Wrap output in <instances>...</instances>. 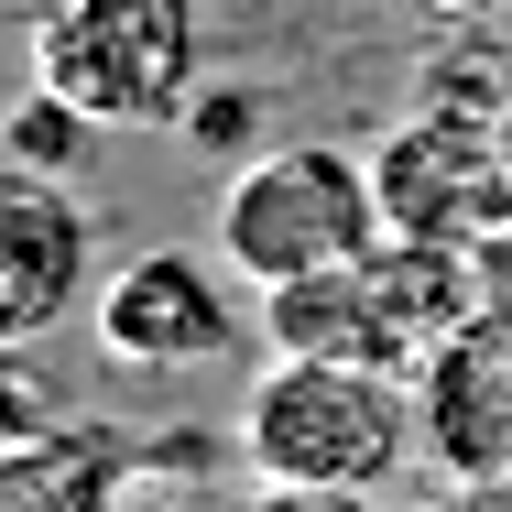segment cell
I'll return each instance as SVG.
<instances>
[{
	"label": "cell",
	"mask_w": 512,
	"mask_h": 512,
	"mask_svg": "<svg viewBox=\"0 0 512 512\" xmlns=\"http://www.w3.org/2000/svg\"><path fill=\"white\" fill-rule=\"evenodd\" d=\"M425 447L414 371H360V360H273L240 404V458L251 480L295 491H382Z\"/></svg>",
	"instance_id": "6da1fadb"
},
{
	"label": "cell",
	"mask_w": 512,
	"mask_h": 512,
	"mask_svg": "<svg viewBox=\"0 0 512 512\" xmlns=\"http://www.w3.org/2000/svg\"><path fill=\"white\" fill-rule=\"evenodd\" d=\"M393 240V207L382 175L338 142H262L251 164H229L218 186V262L273 295L295 273H338V262H371Z\"/></svg>",
	"instance_id": "7a4b0ae2"
},
{
	"label": "cell",
	"mask_w": 512,
	"mask_h": 512,
	"mask_svg": "<svg viewBox=\"0 0 512 512\" xmlns=\"http://www.w3.org/2000/svg\"><path fill=\"white\" fill-rule=\"evenodd\" d=\"M33 77L66 88L99 131H186L197 109V0H55L33 33Z\"/></svg>",
	"instance_id": "3957f363"
},
{
	"label": "cell",
	"mask_w": 512,
	"mask_h": 512,
	"mask_svg": "<svg viewBox=\"0 0 512 512\" xmlns=\"http://www.w3.org/2000/svg\"><path fill=\"white\" fill-rule=\"evenodd\" d=\"M218 273H229V262H218ZM218 273H207L197 251H131L99 295H88L99 360H120V371H197V360H218V349L240 338V306H229Z\"/></svg>",
	"instance_id": "277c9868"
},
{
	"label": "cell",
	"mask_w": 512,
	"mask_h": 512,
	"mask_svg": "<svg viewBox=\"0 0 512 512\" xmlns=\"http://www.w3.org/2000/svg\"><path fill=\"white\" fill-rule=\"evenodd\" d=\"M88 295H99V240H88L77 186L0 164V349L11 338H44L55 316H77Z\"/></svg>",
	"instance_id": "5b68a950"
},
{
	"label": "cell",
	"mask_w": 512,
	"mask_h": 512,
	"mask_svg": "<svg viewBox=\"0 0 512 512\" xmlns=\"http://www.w3.org/2000/svg\"><path fill=\"white\" fill-rule=\"evenodd\" d=\"M414 414H425V458L469 491H512V338L502 327H458L425 349L414 371Z\"/></svg>",
	"instance_id": "8992f818"
},
{
	"label": "cell",
	"mask_w": 512,
	"mask_h": 512,
	"mask_svg": "<svg viewBox=\"0 0 512 512\" xmlns=\"http://www.w3.org/2000/svg\"><path fill=\"white\" fill-rule=\"evenodd\" d=\"M262 338L273 360H360V371H414L425 349L382 295V262H338V273H295L262 295Z\"/></svg>",
	"instance_id": "52a82bcc"
},
{
	"label": "cell",
	"mask_w": 512,
	"mask_h": 512,
	"mask_svg": "<svg viewBox=\"0 0 512 512\" xmlns=\"http://www.w3.org/2000/svg\"><path fill=\"white\" fill-rule=\"evenodd\" d=\"M88 153H99V120L66 99V88H22V99L0 109V164H22V175H55V186H77L88 175Z\"/></svg>",
	"instance_id": "ba28073f"
},
{
	"label": "cell",
	"mask_w": 512,
	"mask_h": 512,
	"mask_svg": "<svg viewBox=\"0 0 512 512\" xmlns=\"http://www.w3.org/2000/svg\"><path fill=\"white\" fill-rule=\"evenodd\" d=\"M186 142H197V153H229V164H251V153H262V88H197Z\"/></svg>",
	"instance_id": "9c48e42d"
},
{
	"label": "cell",
	"mask_w": 512,
	"mask_h": 512,
	"mask_svg": "<svg viewBox=\"0 0 512 512\" xmlns=\"http://www.w3.org/2000/svg\"><path fill=\"white\" fill-rule=\"evenodd\" d=\"M251 512H371V491H295V480H262Z\"/></svg>",
	"instance_id": "30bf717a"
},
{
	"label": "cell",
	"mask_w": 512,
	"mask_h": 512,
	"mask_svg": "<svg viewBox=\"0 0 512 512\" xmlns=\"http://www.w3.org/2000/svg\"><path fill=\"white\" fill-rule=\"evenodd\" d=\"M425 11H447V22H491V11H512V0H425Z\"/></svg>",
	"instance_id": "8fae6325"
}]
</instances>
